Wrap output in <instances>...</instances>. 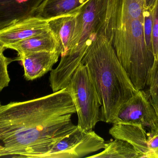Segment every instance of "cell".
I'll list each match as a JSON object with an SVG mask.
<instances>
[{
  "label": "cell",
  "instance_id": "cell-24",
  "mask_svg": "<svg viewBox=\"0 0 158 158\" xmlns=\"http://www.w3.org/2000/svg\"><path fill=\"white\" fill-rule=\"evenodd\" d=\"M157 158H158V153H157Z\"/></svg>",
  "mask_w": 158,
  "mask_h": 158
},
{
  "label": "cell",
  "instance_id": "cell-25",
  "mask_svg": "<svg viewBox=\"0 0 158 158\" xmlns=\"http://www.w3.org/2000/svg\"><path fill=\"white\" fill-rule=\"evenodd\" d=\"M1 106V103H0V106Z\"/></svg>",
  "mask_w": 158,
  "mask_h": 158
},
{
  "label": "cell",
  "instance_id": "cell-11",
  "mask_svg": "<svg viewBox=\"0 0 158 158\" xmlns=\"http://www.w3.org/2000/svg\"><path fill=\"white\" fill-rule=\"evenodd\" d=\"M81 6L69 13L57 16L50 22V28L59 41L61 57L68 52L76 27L77 16Z\"/></svg>",
  "mask_w": 158,
  "mask_h": 158
},
{
  "label": "cell",
  "instance_id": "cell-5",
  "mask_svg": "<svg viewBox=\"0 0 158 158\" xmlns=\"http://www.w3.org/2000/svg\"><path fill=\"white\" fill-rule=\"evenodd\" d=\"M106 143L93 130L77 128L56 143L41 158H79L104 149Z\"/></svg>",
  "mask_w": 158,
  "mask_h": 158
},
{
  "label": "cell",
  "instance_id": "cell-21",
  "mask_svg": "<svg viewBox=\"0 0 158 158\" xmlns=\"http://www.w3.org/2000/svg\"><path fill=\"white\" fill-rule=\"evenodd\" d=\"M5 48H4L2 45H0V52L2 51H4Z\"/></svg>",
  "mask_w": 158,
  "mask_h": 158
},
{
  "label": "cell",
  "instance_id": "cell-17",
  "mask_svg": "<svg viewBox=\"0 0 158 158\" xmlns=\"http://www.w3.org/2000/svg\"><path fill=\"white\" fill-rule=\"evenodd\" d=\"M3 52L4 51L0 52V92L8 86L10 81L8 66L12 62V59L6 57Z\"/></svg>",
  "mask_w": 158,
  "mask_h": 158
},
{
  "label": "cell",
  "instance_id": "cell-18",
  "mask_svg": "<svg viewBox=\"0 0 158 158\" xmlns=\"http://www.w3.org/2000/svg\"><path fill=\"white\" fill-rule=\"evenodd\" d=\"M152 50L155 60H158V0L153 8V25L152 37ZM154 60V61H155Z\"/></svg>",
  "mask_w": 158,
  "mask_h": 158
},
{
  "label": "cell",
  "instance_id": "cell-7",
  "mask_svg": "<svg viewBox=\"0 0 158 158\" xmlns=\"http://www.w3.org/2000/svg\"><path fill=\"white\" fill-rule=\"evenodd\" d=\"M56 17L31 15L0 29V45L6 49L11 45L49 30L50 22Z\"/></svg>",
  "mask_w": 158,
  "mask_h": 158
},
{
  "label": "cell",
  "instance_id": "cell-9",
  "mask_svg": "<svg viewBox=\"0 0 158 158\" xmlns=\"http://www.w3.org/2000/svg\"><path fill=\"white\" fill-rule=\"evenodd\" d=\"M60 56V51H40L18 54L16 59L22 63L26 79L33 80L52 71Z\"/></svg>",
  "mask_w": 158,
  "mask_h": 158
},
{
  "label": "cell",
  "instance_id": "cell-12",
  "mask_svg": "<svg viewBox=\"0 0 158 158\" xmlns=\"http://www.w3.org/2000/svg\"><path fill=\"white\" fill-rule=\"evenodd\" d=\"M6 49L15 50L18 54L40 51H60L58 39L51 28L41 34L11 45Z\"/></svg>",
  "mask_w": 158,
  "mask_h": 158
},
{
  "label": "cell",
  "instance_id": "cell-22",
  "mask_svg": "<svg viewBox=\"0 0 158 158\" xmlns=\"http://www.w3.org/2000/svg\"><path fill=\"white\" fill-rule=\"evenodd\" d=\"M43 1V0H39V2H38V4H37V6H38L40 4V3L41 2H42ZM37 6H36V7H37Z\"/></svg>",
  "mask_w": 158,
  "mask_h": 158
},
{
  "label": "cell",
  "instance_id": "cell-13",
  "mask_svg": "<svg viewBox=\"0 0 158 158\" xmlns=\"http://www.w3.org/2000/svg\"><path fill=\"white\" fill-rule=\"evenodd\" d=\"M89 0H43L34 11V15L51 18L77 9Z\"/></svg>",
  "mask_w": 158,
  "mask_h": 158
},
{
  "label": "cell",
  "instance_id": "cell-15",
  "mask_svg": "<svg viewBox=\"0 0 158 158\" xmlns=\"http://www.w3.org/2000/svg\"><path fill=\"white\" fill-rule=\"evenodd\" d=\"M147 92L158 118V60H155L148 81Z\"/></svg>",
  "mask_w": 158,
  "mask_h": 158
},
{
  "label": "cell",
  "instance_id": "cell-23",
  "mask_svg": "<svg viewBox=\"0 0 158 158\" xmlns=\"http://www.w3.org/2000/svg\"><path fill=\"white\" fill-rule=\"evenodd\" d=\"M2 146L0 145V151H1V150L2 149Z\"/></svg>",
  "mask_w": 158,
  "mask_h": 158
},
{
  "label": "cell",
  "instance_id": "cell-19",
  "mask_svg": "<svg viewBox=\"0 0 158 158\" xmlns=\"http://www.w3.org/2000/svg\"><path fill=\"white\" fill-rule=\"evenodd\" d=\"M149 133V147L151 152L157 158L158 153V127L155 130L148 131Z\"/></svg>",
  "mask_w": 158,
  "mask_h": 158
},
{
  "label": "cell",
  "instance_id": "cell-20",
  "mask_svg": "<svg viewBox=\"0 0 158 158\" xmlns=\"http://www.w3.org/2000/svg\"><path fill=\"white\" fill-rule=\"evenodd\" d=\"M156 1L157 0H145L146 8L151 9L153 8Z\"/></svg>",
  "mask_w": 158,
  "mask_h": 158
},
{
  "label": "cell",
  "instance_id": "cell-8",
  "mask_svg": "<svg viewBox=\"0 0 158 158\" xmlns=\"http://www.w3.org/2000/svg\"><path fill=\"white\" fill-rule=\"evenodd\" d=\"M115 139L131 144L139 155V158H156L149 147L148 130L142 125L135 123L113 124L109 131Z\"/></svg>",
  "mask_w": 158,
  "mask_h": 158
},
{
  "label": "cell",
  "instance_id": "cell-1",
  "mask_svg": "<svg viewBox=\"0 0 158 158\" xmlns=\"http://www.w3.org/2000/svg\"><path fill=\"white\" fill-rule=\"evenodd\" d=\"M76 107L67 88L43 97L0 106V157L41 158L77 128Z\"/></svg>",
  "mask_w": 158,
  "mask_h": 158
},
{
  "label": "cell",
  "instance_id": "cell-4",
  "mask_svg": "<svg viewBox=\"0 0 158 158\" xmlns=\"http://www.w3.org/2000/svg\"><path fill=\"white\" fill-rule=\"evenodd\" d=\"M67 89L76 107L78 127L93 130L100 121L101 103L88 68L82 62Z\"/></svg>",
  "mask_w": 158,
  "mask_h": 158
},
{
  "label": "cell",
  "instance_id": "cell-3",
  "mask_svg": "<svg viewBox=\"0 0 158 158\" xmlns=\"http://www.w3.org/2000/svg\"><path fill=\"white\" fill-rule=\"evenodd\" d=\"M145 0H113L111 43L115 50L145 43Z\"/></svg>",
  "mask_w": 158,
  "mask_h": 158
},
{
  "label": "cell",
  "instance_id": "cell-10",
  "mask_svg": "<svg viewBox=\"0 0 158 158\" xmlns=\"http://www.w3.org/2000/svg\"><path fill=\"white\" fill-rule=\"evenodd\" d=\"M39 0H0V29L31 15Z\"/></svg>",
  "mask_w": 158,
  "mask_h": 158
},
{
  "label": "cell",
  "instance_id": "cell-14",
  "mask_svg": "<svg viewBox=\"0 0 158 158\" xmlns=\"http://www.w3.org/2000/svg\"><path fill=\"white\" fill-rule=\"evenodd\" d=\"M93 158H139L138 152L126 141L119 139L106 143L103 151L89 156Z\"/></svg>",
  "mask_w": 158,
  "mask_h": 158
},
{
  "label": "cell",
  "instance_id": "cell-2",
  "mask_svg": "<svg viewBox=\"0 0 158 158\" xmlns=\"http://www.w3.org/2000/svg\"><path fill=\"white\" fill-rule=\"evenodd\" d=\"M111 35L109 21L91 43L82 62L88 68L101 102L100 121L112 124L121 107L137 90L117 57Z\"/></svg>",
  "mask_w": 158,
  "mask_h": 158
},
{
  "label": "cell",
  "instance_id": "cell-16",
  "mask_svg": "<svg viewBox=\"0 0 158 158\" xmlns=\"http://www.w3.org/2000/svg\"><path fill=\"white\" fill-rule=\"evenodd\" d=\"M144 15V35L145 41L148 49L153 53L152 37L153 25V8L151 9L145 8Z\"/></svg>",
  "mask_w": 158,
  "mask_h": 158
},
{
  "label": "cell",
  "instance_id": "cell-6",
  "mask_svg": "<svg viewBox=\"0 0 158 158\" xmlns=\"http://www.w3.org/2000/svg\"><path fill=\"white\" fill-rule=\"evenodd\" d=\"M135 123L148 130L158 127V118L147 91H136L120 109L112 124Z\"/></svg>",
  "mask_w": 158,
  "mask_h": 158
}]
</instances>
